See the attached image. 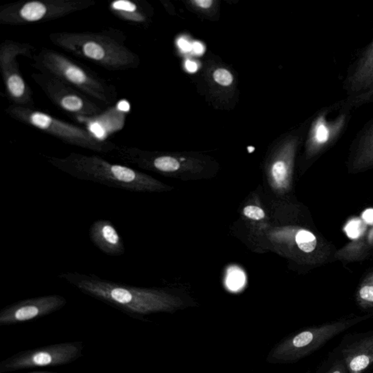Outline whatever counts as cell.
Wrapping results in <instances>:
<instances>
[{"instance_id": "6da1fadb", "label": "cell", "mask_w": 373, "mask_h": 373, "mask_svg": "<svg viewBox=\"0 0 373 373\" xmlns=\"http://www.w3.org/2000/svg\"><path fill=\"white\" fill-rule=\"evenodd\" d=\"M59 278L83 294L138 319L156 313L172 312L179 307L175 297L156 289L128 285L93 274L66 272Z\"/></svg>"}, {"instance_id": "7a4b0ae2", "label": "cell", "mask_w": 373, "mask_h": 373, "mask_svg": "<svg viewBox=\"0 0 373 373\" xmlns=\"http://www.w3.org/2000/svg\"><path fill=\"white\" fill-rule=\"evenodd\" d=\"M372 317L373 314H371L348 315L335 321L303 329L281 340L271 351L267 361L272 364L298 362L321 349L339 334Z\"/></svg>"}, {"instance_id": "3957f363", "label": "cell", "mask_w": 373, "mask_h": 373, "mask_svg": "<svg viewBox=\"0 0 373 373\" xmlns=\"http://www.w3.org/2000/svg\"><path fill=\"white\" fill-rule=\"evenodd\" d=\"M59 166L74 177L113 188L131 192H155L163 189V185L151 177L120 165L74 162Z\"/></svg>"}, {"instance_id": "277c9868", "label": "cell", "mask_w": 373, "mask_h": 373, "mask_svg": "<svg viewBox=\"0 0 373 373\" xmlns=\"http://www.w3.org/2000/svg\"><path fill=\"white\" fill-rule=\"evenodd\" d=\"M82 342H66L23 351L0 363V373L69 365L82 356Z\"/></svg>"}, {"instance_id": "5b68a950", "label": "cell", "mask_w": 373, "mask_h": 373, "mask_svg": "<svg viewBox=\"0 0 373 373\" xmlns=\"http://www.w3.org/2000/svg\"><path fill=\"white\" fill-rule=\"evenodd\" d=\"M66 303V299L57 294L20 300L1 309L0 325H12L38 319L61 310Z\"/></svg>"}, {"instance_id": "8992f818", "label": "cell", "mask_w": 373, "mask_h": 373, "mask_svg": "<svg viewBox=\"0 0 373 373\" xmlns=\"http://www.w3.org/2000/svg\"><path fill=\"white\" fill-rule=\"evenodd\" d=\"M349 373H370L373 369V330L348 333L337 347Z\"/></svg>"}, {"instance_id": "52a82bcc", "label": "cell", "mask_w": 373, "mask_h": 373, "mask_svg": "<svg viewBox=\"0 0 373 373\" xmlns=\"http://www.w3.org/2000/svg\"><path fill=\"white\" fill-rule=\"evenodd\" d=\"M91 242L101 252L112 256L124 255V241L113 222L99 219L93 222L89 228Z\"/></svg>"}, {"instance_id": "ba28073f", "label": "cell", "mask_w": 373, "mask_h": 373, "mask_svg": "<svg viewBox=\"0 0 373 373\" xmlns=\"http://www.w3.org/2000/svg\"><path fill=\"white\" fill-rule=\"evenodd\" d=\"M316 373H349L341 356L331 351L317 370Z\"/></svg>"}, {"instance_id": "9c48e42d", "label": "cell", "mask_w": 373, "mask_h": 373, "mask_svg": "<svg viewBox=\"0 0 373 373\" xmlns=\"http://www.w3.org/2000/svg\"><path fill=\"white\" fill-rule=\"evenodd\" d=\"M45 12H46V8L44 4L38 1H33L23 6L20 11V14L26 20L35 21L42 19L45 14Z\"/></svg>"}, {"instance_id": "30bf717a", "label": "cell", "mask_w": 373, "mask_h": 373, "mask_svg": "<svg viewBox=\"0 0 373 373\" xmlns=\"http://www.w3.org/2000/svg\"><path fill=\"white\" fill-rule=\"evenodd\" d=\"M154 169L159 172L169 173L177 171L180 167V163L175 157L170 156H161L155 159L153 162Z\"/></svg>"}, {"instance_id": "8fae6325", "label": "cell", "mask_w": 373, "mask_h": 373, "mask_svg": "<svg viewBox=\"0 0 373 373\" xmlns=\"http://www.w3.org/2000/svg\"><path fill=\"white\" fill-rule=\"evenodd\" d=\"M296 242L299 248L306 253H310L314 251L317 244L315 236L310 231L305 230H302L297 233L296 236Z\"/></svg>"}, {"instance_id": "7c38bea8", "label": "cell", "mask_w": 373, "mask_h": 373, "mask_svg": "<svg viewBox=\"0 0 373 373\" xmlns=\"http://www.w3.org/2000/svg\"><path fill=\"white\" fill-rule=\"evenodd\" d=\"M245 282V275L244 273L237 268H233L228 272L227 276V285L230 290L236 291L244 286Z\"/></svg>"}, {"instance_id": "4fadbf2b", "label": "cell", "mask_w": 373, "mask_h": 373, "mask_svg": "<svg viewBox=\"0 0 373 373\" xmlns=\"http://www.w3.org/2000/svg\"><path fill=\"white\" fill-rule=\"evenodd\" d=\"M272 176L278 186L284 185L287 177V168L284 161L278 160L274 163L272 167Z\"/></svg>"}, {"instance_id": "5bb4252c", "label": "cell", "mask_w": 373, "mask_h": 373, "mask_svg": "<svg viewBox=\"0 0 373 373\" xmlns=\"http://www.w3.org/2000/svg\"><path fill=\"white\" fill-rule=\"evenodd\" d=\"M84 53L89 58L101 60L104 58V51L102 47L94 42H88L83 47Z\"/></svg>"}, {"instance_id": "9a60e30c", "label": "cell", "mask_w": 373, "mask_h": 373, "mask_svg": "<svg viewBox=\"0 0 373 373\" xmlns=\"http://www.w3.org/2000/svg\"><path fill=\"white\" fill-rule=\"evenodd\" d=\"M7 85L10 92L14 97H19L23 94L25 88L24 83H23V79L18 75H13L10 77L7 81Z\"/></svg>"}, {"instance_id": "2e32d148", "label": "cell", "mask_w": 373, "mask_h": 373, "mask_svg": "<svg viewBox=\"0 0 373 373\" xmlns=\"http://www.w3.org/2000/svg\"><path fill=\"white\" fill-rule=\"evenodd\" d=\"M214 79L217 83L223 86H228L233 82L232 75L225 69H216L214 73Z\"/></svg>"}, {"instance_id": "e0dca14e", "label": "cell", "mask_w": 373, "mask_h": 373, "mask_svg": "<svg viewBox=\"0 0 373 373\" xmlns=\"http://www.w3.org/2000/svg\"><path fill=\"white\" fill-rule=\"evenodd\" d=\"M61 104L66 110L78 111L82 108V101L79 97H75V96H68L63 98Z\"/></svg>"}, {"instance_id": "ac0fdd59", "label": "cell", "mask_w": 373, "mask_h": 373, "mask_svg": "<svg viewBox=\"0 0 373 373\" xmlns=\"http://www.w3.org/2000/svg\"><path fill=\"white\" fill-rule=\"evenodd\" d=\"M65 74H66V78L75 83H82V82H85V79H86V77H85L84 72L78 68H69Z\"/></svg>"}, {"instance_id": "d6986e66", "label": "cell", "mask_w": 373, "mask_h": 373, "mask_svg": "<svg viewBox=\"0 0 373 373\" xmlns=\"http://www.w3.org/2000/svg\"><path fill=\"white\" fill-rule=\"evenodd\" d=\"M244 215L249 219L260 220L265 217V212L259 207L255 206H248L244 208Z\"/></svg>"}, {"instance_id": "ffe728a7", "label": "cell", "mask_w": 373, "mask_h": 373, "mask_svg": "<svg viewBox=\"0 0 373 373\" xmlns=\"http://www.w3.org/2000/svg\"><path fill=\"white\" fill-rule=\"evenodd\" d=\"M32 122L34 125L41 128H47L51 123V118L42 113H35L32 116Z\"/></svg>"}, {"instance_id": "44dd1931", "label": "cell", "mask_w": 373, "mask_h": 373, "mask_svg": "<svg viewBox=\"0 0 373 373\" xmlns=\"http://www.w3.org/2000/svg\"><path fill=\"white\" fill-rule=\"evenodd\" d=\"M113 7L116 10H125L128 12L135 11L137 9V6L131 3L129 1L125 0H119V1H115L113 4Z\"/></svg>"}, {"instance_id": "7402d4cb", "label": "cell", "mask_w": 373, "mask_h": 373, "mask_svg": "<svg viewBox=\"0 0 373 373\" xmlns=\"http://www.w3.org/2000/svg\"><path fill=\"white\" fill-rule=\"evenodd\" d=\"M360 222H357V221L349 224V225H348L347 228H346V231H347L348 235H349V236L352 237V238H355V237L359 235V233H360Z\"/></svg>"}, {"instance_id": "603a6c76", "label": "cell", "mask_w": 373, "mask_h": 373, "mask_svg": "<svg viewBox=\"0 0 373 373\" xmlns=\"http://www.w3.org/2000/svg\"><path fill=\"white\" fill-rule=\"evenodd\" d=\"M315 137H316V139L318 142H325L328 138V131L324 125H319L317 127Z\"/></svg>"}, {"instance_id": "cb8c5ba5", "label": "cell", "mask_w": 373, "mask_h": 373, "mask_svg": "<svg viewBox=\"0 0 373 373\" xmlns=\"http://www.w3.org/2000/svg\"><path fill=\"white\" fill-rule=\"evenodd\" d=\"M90 130L92 131L93 134L97 137V138H102L104 135V131L102 127L98 123H94L90 127Z\"/></svg>"}, {"instance_id": "d4e9b609", "label": "cell", "mask_w": 373, "mask_h": 373, "mask_svg": "<svg viewBox=\"0 0 373 373\" xmlns=\"http://www.w3.org/2000/svg\"><path fill=\"white\" fill-rule=\"evenodd\" d=\"M178 45L181 50L185 51V52H190L192 51V44L190 43L187 39H184V38H180L178 40Z\"/></svg>"}, {"instance_id": "484cf974", "label": "cell", "mask_w": 373, "mask_h": 373, "mask_svg": "<svg viewBox=\"0 0 373 373\" xmlns=\"http://www.w3.org/2000/svg\"><path fill=\"white\" fill-rule=\"evenodd\" d=\"M192 51H193L196 55H202L204 53V46L200 42H194L192 44Z\"/></svg>"}, {"instance_id": "4316f807", "label": "cell", "mask_w": 373, "mask_h": 373, "mask_svg": "<svg viewBox=\"0 0 373 373\" xmlns=\"http://www.w3.org/2000/svg\"><path fill=\"white\" fill-rule=\"evenodd\" d=\"M196 5L203 9L209 8L212 6L213 1L212 0H195L193 1Z\"/></svg>"}, {"instance_id": "83f0119b", "label": "cell", "mask_w": 373, "mask_h": 373, "mask_svg": "<svg viewBox=\"0 0 373 373\" xmlns=\"http://www.w3.org/2000/svg\"><path fill=\"white\" fill-rule=\"evenodd\" d=\"M364 220L368 223H373V209H369L365 212V213L362 215Z\"/></svg>"}, {"instance_id": "f1b7e54d", "label": "cell", "mask_w": 373, "mask_h": 373, "mask_svg": "<svg viewBox=\"0 0 373 373\" xmlns=\"http://www.w3.org/2000/svg\"><path fill=\"white\" fill-rule=\"evenodd\" d=\"M185 67H186L187 70L191 73L196 72L197 70V66L196 63L193 62L190 60H187L186 62H185Z\"/></svg>"}, {"instance_id": "f546056e", "label": "cell", "mask_w": 373, "mask_h": 373, "mask_svg": "<svg viewBox=\"0 0 373 373\" xmlns=\"http://www.w3.org/2000/svg\"><path fill=\"white\" fill-rule=\"evenodd\" d=\"M118 109L120 111L128 112L130 110V105L127 101H122L118 104Z\"/></svg>"}, {"instance_id": "4dcf8cb0", "label": "cell", "mask_w": 373, "mask_h": 373, "mask_svg": "<svg viewBox=\"0 0 373 373\" xmlns=\"http://www.w3.org/2000/svg\"><path fill=\"white\" fill-rule=\"evenodd\" d=\"M26 373H57L51 372V371H34V372H29Z\"/></svg>"}, {"instance_id": "1f68e13d", "label": "cell", "mask_w": 373, "mask_h": 373, "mask_svg": "<svg viewBox=\"0 0 373 373\" xmlns=\"http://www.w3.org/2000/svg\"><path fill=\"white\" fill-rule=\"evenodd\" d=\"M248 150H249V153H252V152L253 151V150H255V148H254V147H249Z\"/></svg>"}, {"instance_id": "d6a6232c", "label": "cell", "mask_w": 373, "mask_h": 373, "mask_svg": "<svg viewBox=\"0 0 373 373\" xmlns=\"http://www.w3.org/2000/svg\"><path fill=\"white\" fill-rule=\"evenodd\" d=\"M373 373V371H372V372H371V373Z\"/></svg>"}]
</instances>
